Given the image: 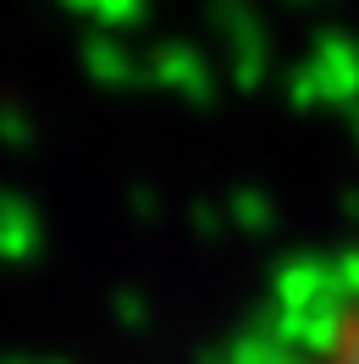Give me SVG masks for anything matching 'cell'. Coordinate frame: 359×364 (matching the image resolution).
Instances as JSON below:
<instances>
[{"label":"cell","instance_id":"1","mask_svg":"<svg viewBox=\"0 0 359 364\" xmlns=\"http://www.w3.org/2000/svg\"><path fill=\"white\" fill-rule=\"evenodd\" d=\"M298 364H359V259L348 271V282L337 287L332 309L321 315V326H315L310 348L298 353Z\"/></svg>","mask_w":359,"mask_h":364}]
</instances>
